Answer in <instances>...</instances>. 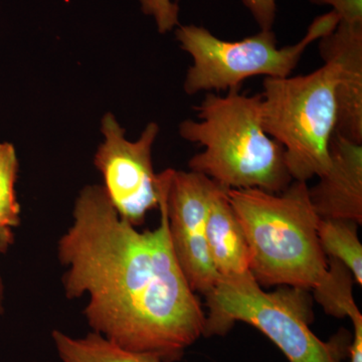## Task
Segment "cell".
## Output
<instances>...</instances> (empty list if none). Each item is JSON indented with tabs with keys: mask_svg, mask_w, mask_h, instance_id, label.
Masks as SVG:
<instances>
[{
	"mask_svg": "<svg viewBox=\"0 0 362 362\" xmlns=\"http://www.w3.org/2000/svg\"><path fill=\"white\" fill-rule=\"evenodd\" d=\"M159 194L158 228L139 232L119 216L102 185L84 187L59 238L58 259L66 297H87L93 332L175 362L204 334L206 314L175 258Z\"/></svg>",
	"mask_w": 362,
	"mask_h": 362,
	"instance_id": "obj_1",
	"label": "cell"
},
{
	"mask_svg": "<svg viewBox=\"0 0 362 362\" xmlns=\"http://www.w3.org/2000/svg\"><path fill=\"white\" fill-rule=\"evenodd\" d=\"M199 120L183 121L180 134L204 147L188 162L228 189L259 188L279 194L293 180L284 149L266 132L262 122V95L228 90L226 96L207 94L197 107Z\"/></svg>",
	"mask_w": 362,
	"mask_h": 362,
	"instance_id": "obj_2",
	"label": "cell"
},
{
	"mask_svg": "<svg viewBox=\"0 0 362 362\" xmlns=\"http://www.w3.org/2000/svg\"><path fill=\"white\" fill-rule=\"evenodd\" d=\"M309 187L293 180L279 192L259 188L228 189L251 255L250 271L259 285L315 289L329 273L319 242Z\"/></svg>",
	"mask_w": 362,
	"mask_h": 362,
	"instance_id": "obj_3",
	"label": "cell"
},
{
	"mask_svg": "<svg viewBox=\"0 0 362 362\" xmlns=\"http://www.w3.org/2000/svg\"><path fill=\"white\" fill-rule=\"evenodd\" d=\"M323 62L308 75L265 78L263 82V127L284 149L293 180L307 182L330 166L337 121V66Z\"/></svg>",
	"mask_w": 362,
	"mask_h": 362,
	"instance_id": "obj_4",
	"label": "cell"
},
{
	"mask_svg": "<svg viewBox=\"0 0 362 362\" xmlns=\"http://www.w3.org/2000/svg\"><path fill=\"white\" fill-rule=\"evenodd\" d=\"M338 23L339 18L331 11L312 21L299 42L282 47H278L272 30L228 42L204 26L178 25L176 40L194 61L185 77V93L192 96L201 92L240 89L243 82L257 76L289 77L307 47L332 32Z\"/></svg>",
	"mask_w": 362,
	"mask_h": 362,
	"instance_id": "obj_5",
	"label": "cell"
},
{
	"mask_svg": "<svg viewBox=\"0 0 362 362\" xmlns=\"http://www.w3.org/2000/svg\"><path fill=\"white\" fill-rule=\"evenodd\" d=\"M206 296V337L226 334L242 321L264 333L290 362H340L337 345L319 339L309 327L312 313L303 289L266 292L249 273L220 279Z\"/></svg>",
	"mask_w": 362,
	"mask_h": 362,
	"instance_id": "obj_6",
	"label": "cell"
},
{
	"mask_svg": "<svg viewBox=\"0 0 362 362\" xmlns=\"http://www.w3.org/2000/svg\"><path fill=\"white\" fill-rule=\"evenodd\" d=\"M158 176L171 246L178 265L194 292L206 295L220 276L213 265L206 243V221L211 197L221 187L194 171L166 169Z\"/></svg>",
	"mask_w": 362,
	"mask_h": 362,
	"instance_id": "obj_7",
	"label": "cell"
},
{
	"mask_svg": "<svg viewBox=\"0 0 362 362\" xmlns=\"http://www.w3.org/2000/svg\"><path fill=\"white\" fill-rule=\"evenodd\" d=\"M102 132L104 142L95 156V165L103 176L102 187L119 216L137 228L150 211L158 209L160 199L151 157L158 125L149 123L139 139L129 141L108 113L102 120Z\"/></svg>",
	"mask_w": 362,
	"mask_h": 362,
	"instance_id": "obj_8",
	"label": "cell"
},
{
	"mask_svg": "<svg viewBox=\"0 0 362 362\" xmlns=\"http://www.w3.org/2000/svg\"><path fill=\"white\" fill-rule=\"evenodd\" d=\"M319 52L337 66L335 134L362 144V25L339 21L319 40Z\"/></svg>",
	"mask_w": 362,
	"mask_h": 362,
	"instance_id": "obj_9",
	"label": "cell"
},
{
	"mask_svg": "<svg viewBox=\"0 0 362 362\" xmlns=\"http://www.w3.org/2000/svg\"><path fill=\"white\" fill-rule=\"evenodd\" d=\"M309 197L320 218L362 223V144L334 134L330 166L309 187Z\"/></svg>",
	"mask_w": 362,
	"mask_h": 362,
	"instance_id": "obj_10",
	"label": "cell"
},
{
	"mask_svg": "<svg viewBox=\"0 0 362 362\" xmlns=\"http://www.w3.org/2000/svg\"><path fill=\"white\" fill-rule=\"evenodd\" d=\"M226 190L228 188L220 187L214 192L206 221L207 249L221 279L251 273L249 245Z\"/></svg>",
	"mask_w": 362,
	"mask_h": 362,
	"instance_id": "obj_11",
	"label": "cell"
},
{
	"mask_svg": "<svg viewBox=\"0 0 362 362\" xmlns=\"http://www.w3.org/2000/svg\"><path fill=\"white\" fill-rule=\"evenodd\" d=\"M52 339L63 362H164L150 354L122 349L93 331L84 337H73L54 330Z\"/></svg>",
	"mask_w": 362,
	"mask_h": 362,
	"instance_id": "obj_12",
	"label": "cell"
},
{
	"mask_svg": "<svg viewBox=\"0 0 362 362\" xmlns=\"http://www.w3.org/2000/svg\"><path fill=\"white\" fill-rule=\"evenodd\" d=\"M352 221L320 218L317 226L319 242L324 254L337 259L350 271L354 280L362 284V246Z\"/></svg>",
	"mask_w": 362,
	"mask_h": 362,
	"instance_id": "obj_13",
	"label": "cell"
},
{
	"mask_svg": "<svg viewBox=\"0 0 362 362\" xmlns=\"http://www.w3.org/2000/svg\"><path fill=\"white\" fill-rule=\"evenodd\" d=\"M329 273L322 284L315 288V297L330 315L349 316L357 306L352 296V274L337 259L329 258Z\"/></svg>",
	"mask_w": 362,
	"mask_h": 362,
	"instance_id": "obj_14",
	"label": "cell"
},
{
	"mask_svg": "<svg viewBox=\"0 0 362 362\" xmlns=\"http://www.w3.org/2000/svg\"><path fill=\"white\" fill-rule=\"evenodd\" d=\"M18 159L11 143H0V233H13L21 223V206L16 192Z\"/></svg>",
	"mask_w": 362,
	"mask_h": 362,
	"instance_id": "obj_15",
	"label": "cell"
},
{
	"mask_svg": "<svg viewBox=\"0 0 362 362\" xmlns=\"http://www.w3.org/2000/svg\"><path fill=\"white\" fill-rule=\"evenodd\" d=\"M143 13L156 21L157 30L166 33L180 25V6L173 0H139Z\"/></svg>",
	"mask_w": 362,
	"mask_h": 362,
	"instance_id": "obj_16",
	"label": "cell"
},
{
	"mask_svg": "<svg viewBox=\"0 0 362 362\" xmlns=\"http://www.w3.org/2000/svg\"><path fill=\"white\" fill-rule=\"evenodd\" d=\"M317 6H328L337 14L339 21L362 25V0H310Z\"/></svg>",
	"mask_w": 362,
	"mask_h": 362,
	"instance_id": "obj_17",
	"label": "cell"
},
{
	"mask_svg": "<svg viewBox=\"0 0 362 362\" xmlns=\"http://www.w3.org/2000/svg\"><path fill=\"white\" fill-rule=\"evenodd\" d=\"M243 4L258 23L259 30H270L277 14V0H242Z\"/></svg>",
	"mask_w": 362,
	"mask_h": 362,
	"instance_id": "obj_18",
	"label": "cell"
},
{
	"mask_svg": "<svg viewBox=\"0 0 362 362\" xmlns=\"http://www.w3.org/2000/svg\"><path fill=\"white\" fill-rule=\"evenodd\" d=\"M354 323V340L350 345V358L351 362H362V315L359 309L349 315Z\"/></svg>",
	"mask_w": 362,
	"mask_h": 362,
	"instance_id": "obj_19",
	"label": "cell"
},
{
	"mask_svg": "<svg viewBox=\"0 0 362 362\" xmlns=\"http://www.w3.org/2000/svg\"><path fill=\"white\" fill-rule=\"evenodd\" d=\"M14 242L13 233H0V252L8 251L9 247Z\"/></svg>",
	"mask_w": 362,
	"mask_h": 362,
	"instance_id": "obj_20",
	"label": "cell"
},
{
	"mask_svg": "<svg viewBox=\"0 0 362 362\" xmlns=\"http://www.w3.org/2000/svg\"><path fill=\"white\" fill-rule=\"evenodd\" d=\"M4 283H2L1 276H0V316L4 313Z\"/></svg>",
	"mask_w": 362,
	"mask_h": 362,
	"instance_id": "obj_21",
	"label": "cell"
}]
</instances>
